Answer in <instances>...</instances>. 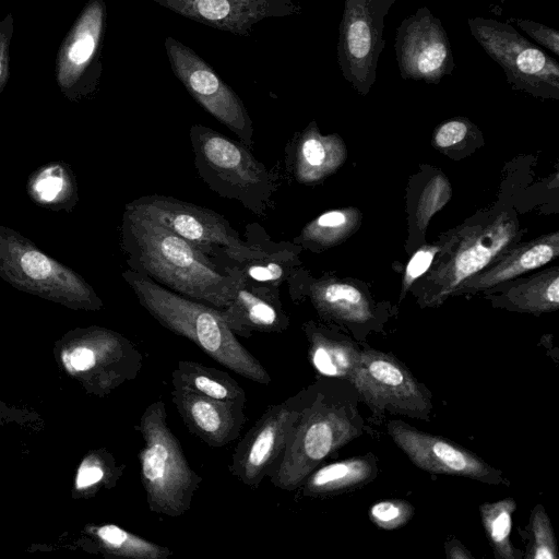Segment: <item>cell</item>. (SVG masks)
Returning a JSON list of instances; mask_svg holds the SVG:
<instances>
[{"instance_id": "cell-25", "label": "cell", "mask_w": 559, "mask_h": 559, "mask_svg": "<svg viewBox=\"0 0 559 559\" xmlns=\"http://www.w3.org/2000/svg\"><path fill=\"white\" fill-rule=\"evenodd\" d=\"M86 543L95 552L123 559H168L173 550L131 533L116 524H87Z\"/></svg>"}, {"instance_id": "cell-16", "label": "cell", "mask_w": 559, "mask_h": 559, "mask_svg": "<svg viewBox=\"0 0 559 559\" xmlns=\"http://www.w3.org/2000/svg\"><path fill=\"white\" fill-rule=\"evenodd\" d=\"M395 50L404 79L438 83L455 67L447 33L427 8L418 9L399 26Z\"/></svg>"}, {"instance_id": "cell-31", "label": "cell", "mask_w": 559, "mask_h": 559, "mask_svg": "<svg viewBox=\"0 0 559 559\" xmlns=\"http://www.w3.org/2000/svg\"><path fill=\"white\" fill-rule=\"evenodd\" d=\"M356 218L352 209L328 211L309 222L293 242L309 250L329 248L352 231Z\"/></svg>"}, {"instance_id": "cell-13", "label": "cell", "mask_w": 559, "mask_h": 559, "mask_svg": "<svg viewBox=\"0 0 559 559\" xmlns=\"http://www.w3.org/2000/svg\"><path fill=\"white\" fill-rule=\"evenodd\" d=\"M395 0H345L337 60L343 76L359 92L373 84L385 41L384 19Z\"/></svg>"}, {"instance_id": "cell-41", "label": "cell", "mask_w": 559, "mask_h": 559, "mask_svg": "<svg viewBox=\"0 0 559 559\" xmlns=\"http://www.w3.org/2000/svg\"><path fill=\"white\" fill-rule=\"evenodd\" d=\"M445 550L447 557L451 559L473 558L472 554L455 538L445 544Z\"/></svg>"}, {"instance_id": "cell-24", "label": "cell", "mask_w": 559, "mask_h": 559, "mask_svg": "<svg viewBox=\"0 0 559 559\" xmlns=\"http://www.w3.org/2000/svg\"><path fill=\"white\" fill-rule=\"evenodd\" d=\"M308 359L317 376L350 381L361 349L329 328L308 321L302 324Z\"/></svg>"}, {"instance_id": "cell-21", "label": "cell", "mask_w": 559, "mask_h": 559, "mask_svg": "<svg viewBox=\"0 0 559 559\" xmlns=\"http://www.w3.org/2000/svg\"><path fill=\"white\" fill-rule=\"evenodd\" d=\"M292 299L308 296L319 316L344 324H366L373 314L370 304L354 285L331 278L301 282L292 275L287 282Z\"/></svg>"}, {"instance_id": "cell-33", "label": "cell", "mask_w": 559, "mask_h": 559, "mask_svg": "<svg viewBox=\"0 0 559 559\" xmlns=\"http://www.w3.org/2000/svg\"><path fill=\"white\" fill-rule=\"evenodd\" d=\"M518 307L527 311H549L559 305V276L555 274L534 280L527 286L515 290Z\"/></svg>"}, {"instance_id": "cell-17", "label": "cell", "mask_w": 559, "mask_h": 559, "mask_svg": "<svg viewBox=\"0 0 559 559\" xmlns=\"http://www.w3.org/2000/svg\"><path fill=\"white\" fill-rule=\"evenodd\" d=\"M189 20L248 37L254 24L269 17L299 14L296 0H152Z\"/></svg>"}, {"instance_id": "cell-39", "label": "cell", "mask_w": 559, "mask_h": 559, "mask_svg": "<svg viewBox=\"0 0 559 559\" xmlns=\"http://www.w3.org/2000/svg\"><path fill=\"white\" fill-rule=\"evenodd\" d=\"M437 251L436 247H425L414 253L405 270V289L429 269Z\"/></svg>"}, {"instance_id": "cell-11", "label": "cell", "mask_w": 559, "mask_h": 559, "mask_svg": "<svg viewBox=\"0 0 559 559\" xmlns=\"http://www.w3.org/2000/svg\"><path fill=\"white\" fill-rule=\"evenodd\" d=\"M308 395L309 385L265 409L234 450L228 466L234 477L252 489L269 477L286 448Z\"/></svg>"}, {"instance_id": "cell-3", "label": "cell", "mask_w": 559, "mask_h": 559, "mask_svg": "<svg viewBox=\"0 0 559 559\" xmlns=\"http://www.w3.org/2000/svg\"><path fill=\"white\" fill-rule=\"evenodd\" d=\"M122 278L162 326L190 340L237 374L260 384L271 383L270 373L237 340L218 308L176 294L130 269L122 273Z\"/></svg>"}, {"instance_id": "cell-35", "label": "cell", "mask_w": 559, "mask_h": 559, "mask_svg": "<svg viewBox=\"0 0 559 559\" xmlns=\"http://www.w3.org/2000/svg\"><path fill=\"white\" fill-rule=\"evenodd\" d=\"M414 515V507L402 499H388L374 503L369 510L371 522L386 531L407 524Z\"/></svg>"}, {"instance_id": "cell-12", "label": "cell", "mask_w": 559, "mask_h": 559, "mask_svg": "<svg viewBox=\"0 0 559 559\" xmlns=\"http://www.w3.org/2000/svg\"><path fill=\"white\" fill-rule=\"evenodd\" d=\"M474 38L498 64L509 81L531 92L559 90V66L511 25L491 19L468 20Z\"/></svg>"}, {"instance_id": "cell-30", "label": "cell", "mask_w": 559, "mask_h": 559, "mask_svg": "<svg viewBox=\"0 0 559 559\" xmlns=\"http://www.w3.org/2000/svg\"><path fill=\"white\" fill-rule=\"evenodd\" d=\"M124 469L126 464L118 463L106 449L91 450L78 466L72 497L90 499L103 489L114 488Z\"/></svg>"}, {"instance_id": "cell-38", "label": "cell", "mask_w": 559, "mask_h": 559, "mask_svg": "<svg viewBox=\"0 0 559 559\" xmlns=\"http://www.w3.org/2000/svg\"><path fill=\"white\" fill-rule=\"evenodd\" d=\"M13 33V17L12 14L9 13L7 16L0 21V93L5 86L10 71H9V48L10 41Z\"/></svg>"}, {"instance_id": "cell-29", "label": "cell", "mask_w": 559, "mask_h": 559, "mask_svg": "<svg viewBox=\"0 0 559 559\" xmlns=\"http://www.w3.org/2000/svg\"><path fill=\"white\" fill-rule=\"evenodd\" d=\"M301 247L289 242H272L267 239L262 254L234 264L251 282L278 287L298 270Z\"/></svg>"}, {"instance_id": "cell-2", "label": "cell", "mask_w": 559, "mask_h": 559, "mask_svg": "<svg viewBox=\"0 0 559 559\" xmlns=\"http://www.w3.org/2000/svg\"><path fill=\"white\" fill-rule=\"evenodd\" d=\"M359 401L352 382L317 376L286 448L267 477L271 484L295 491L328 456L362 435L366 424Z\"/></svg>"}, {"instance_id": "cell-28", "label": "cell", "mask_w": 559, "mask_h": 559, "mask_svg": "<svg viewBox=\"0 0 559 559\" xmlns=\"http://www.w3.org/2000/svg\"><path fill=\"white\" fill-rule=\"evenodd\" d=\"M558 251L559 234L554 233L513 251L474 282H467V286L486 288L509 281L548 263L558 255Z\"/></svg>"}, {"instance_id": "cell-1", "label": "cell", "mask_w": 559, "mask_h": 559, "mask_svg": "<svg viewBox=\"0 0 559 559\" xmlns=\"http://www.w3.org/2000/svg\"><path fill=\"white\" fill-rule=\"evenodd\" d=\"M121 249L130 270L176 294L218 309L233 298V265L216 263L170 229L126 209Z\"/></svg>"}, {"instance_id": "cell-18", "label": "cell", "mask_w": 559, "mask_h": 559, "mask_svg": "<svg viewBox=\"0 0 559 559\" xmlns=\"http://www.w3.org/2000/svg\"><path fill=\"white\" fill-rule=\"evenodd\" d=\"M236 281L229 305L219 309L235 335L249 338L253 333H282L289 326V317L280 298L278 287L258 284L246 278L236 265Z\"/></svg>"}, {"instance_id": "cell-14", "label": "cell", "mask_w": 559, "mask_h": 559, "mask_svg": "<svg viewBox=\"0 0 559 559\" xmlns=\"http://www.w3.org/2000/svg\"><path fill=\"white\" fill-rule=\"evenodd\" d=\"M106 16L104 0H90L59 48L56 80L69 99L91 94L99 82Z\"/></svg>"}, {"instance_id": "cell-27", "label": "cell", "mask_w": 559, "mask_h": 559, "mask_svg": "<svg viewBox=\"0 0 559 559\" xmlns=\"http://www.w3.org/2000/svg\"><path fill=\"white\" fill-rule=\"evenodd\" d=\"M26 189L34 203L53 211L69 213L79 200L75 177L63 162L49 163L33 171Z\"/></svg>"}, {"instance_id": "cell-8", "label": "cell", "mask_w": 559, "mask_h": 559, "mask_svg": "<svg viewBox=\"0 0 559 559\" xmlns=\"http://www.w3.org/2000/svg\"><path fill=\"white\" fill-rule=\"evenodd\" d=\"M124 209L165 226L225 266L262 254L267 242L264 234L257 241L243 240L223 215L173 197L142 195Z\"/></svg>"}, {"instance_id": "cell-5", "label": "cell", "mask_w": 559, "mask_h": 559, "mask_svg": "<svg viewBox=\"0 0 559 559\" xmlns=\"http://www.w3.org/2000/svg\"><path fill=\"white\" fill-rule=\"evenodd\" d=\"M165 403L152 402L135 427L143 447L139 452L140 478L148 509L178 518L191 507L202 477L190 466L181 444L167 425Z\"/></svg>"}, {"instance_id": "cell-32", "label": "cell", "mask_w": 559, "mask_h": 559, "mask_svg": "<svg viewBox=\"0 0 559 559\" xmlns=\"http://www.w3.org/2000/svg\"><path fill=\"white\" fill-rule=\"evenodd\" d=\"M516 503L512 498L483 503L479 507L481 522L497 559H515L511 544L512 514Z\"/></svg>"}, {"instance_id": "cell-7", "label": "cell", "mask_w": 559, "mask_h": 559, "mask_svg": "<svg viewBox=\"0 0 559 559\" xmlns=\"http://www.w3.org/2000/svg\"><path fill=\"white\" fill-rule=\"evenodd\" d=\"M0 277L16 289L73 310L98 311L104 306L80 274L3 225H0Z\"/></svg>"}, {"instance_id": "cell-15", "label": "cell", "mask_w": 559, "mask_h": 559, "mask_svg": "<svg viewBox=\"0 0 559 559\" xmlns=\"http://www.w3.org/2000/svg\"><path fill=\"white\" fill-rule=\"evenodd\" d=\"M386 428L394 443L426 472L467 477L492 485L509 484L501 471L448 439L418 430L402 420H390Z\"/></svg>"}, {"instance_id": "cell-6", "label": "cell", "mask_w": 559, "mask_h": 559, "mask_svg": "<svg viewBox=\"0 0 559 559\" xmlns=\"http://www.w3.org/2000/svg\"><path fill=\"white\" fill-rule=\"evenodd\" d=\"M53 353L61 369L98 397L134 380L143 367V355L129 338L97 325L67 332Z\"/></svg>"}, {"instance_id": "cell-9", "label": "cell", "mask_w": 559, "mask_h": 559, "mask_svg": "<svg viewBox=\"0 0 559 559\" xmlns=\"http://www.w3.org/2000/svg\"><path fill=\"white\" fill-rule=\"evenodd\" d=\"M360 400L373 414L385 413L429 420L432 411L430 391L394 356L380 350L361 349L350 381Z\"/></svg>"}, {"instance_id": "cell-26", "label": "cell", "mask_w": 559, "mask_h": 559, "mask_svg": "<svg viewBox=\"0 0 559 559\" xmlns=\"http://www.w3.org/2000/svg\"><path fill=\"white\" fill-rule=\"evenodd\" d=\"M173 388L225 402L246 404V392L227 372L192 360H180L171 372Z\"/></svg>"}, {"instance_id": "cell-20", "label": "cell", "mask_w": 559, "mask_h": 559, "mask_svg": "<svg viewBox=\"0 0 559 559\" xmlns=\"http://www.w3.org/2000/svg\"><path fill=\"white\" fill-rule=\"evenodd\" d=\"M515 234V224L509 218L500 217L465 239L447 265L437 300L447 297L486 267L511 243Z\"/></svg>"}, {"instance_id": "cell-22", "label": "cell", "mask_w": 559, "mask_h": 559, "mask_svg": "<svg viewBox=\"0 0 559 559\" xmlns=\"http://www.w3.org/2000/svg\"><path fill=\"white\" fill-rule=\"evenodd\" d=\"M344 156L340 139L335 134L322 135L313 121L295 138L287 164L299 183L310 185L333 173Z\"/></svg>"}, {"instance_id": "cell-36", "label": "cell", "mask_w": 559, "mask_h": 559, "mask_svg": "<svg viewBox=\"0 0 559 559\" xmlns=\"http://www.w3.org/2000/svg\"><path fill=\"white\" fill-rule=\"evenodd\" d=\"M450 186L445 178L436 176L427 183L418 204V225L426 226L431 215L448 201Z\"/></svg>"}, {"instance_id": "cell-4", "label": "cell", "mask_w": 559, "mask_h": 559, "mask_svg": "<svg viewBox=\"0 0 559 559\" xmlns=\"http://www.w3.org/2000/svg\"><path fill=\"white\" fill-rule=\"evenodd\" d=\"M194 166L202 181L222 198L235 200L258 216L273 207L277 175L241 142L194 123L189 130Z\"/></svg>"}, {"instance_id": "cell-37", "label": "cell", "mask_w": 559, "mask_h": 559, "mask_svg": "<svg viewBox=\"0 0 559 559\" xmlns=\"http://www.w3.org/2000/svg\"><path fill=\"white\" fill-rule=\"evenodd\" d=\"M516 23L521 29L533 37L539 45L546 47L556 55L559 53L558 31L527 20L518 19Z\"/></svg>"}, {"instance_id": "cell-40", "label": "cell", "mask_w": 559, "mask_h": 559, "mask_svg": "<svg viewBox=\"0 0 559 559\" xmlns=\"http://www.w3.org/2000/svg\"><path fill=\"white\" fill-rule=\"evenodd\" d=\"M467 133V124L462 120H450L439 127L435 134V143L439 147H449L462 141Z\"/></svg>"}, {"instance_id": "cell-34", "label": "cell", "mask_w": 559, "mask_h": 559, "mask_svg": "<svg viewBox=\"0 0 559 559\" xmlns=\"http://www.w3.org/2000/svg\"><path fill=\"white\" fill-rule=\"evenodd\" d=\"M532 546L526 555L531 559H557L559 557L554 530L543 506L535 507L531 518Z\"/></svg>"}, {"instance_id": "cell-19", "label": "cell", "mask_w": 559, "mask_h": 559, "mask_svg": "<svg viewBox=\"0 0 559 559\" xmlns=\"http://www.w3.org/2000/svg\"><path fill=\"white\" fill-rule=\"evenodd\" d=\"M171 400L187 429L212 448L236 440L246 423L245 404L173 388Z\"/></svg>"}, {"instance_id": "cell-23", "label": "cell", "mask_w": 559, "mask_h": 559, "mask_svg": "<svg viewBox=\"0 0 559 559\" xmlns=\"http://www.w3.org/2000/svg\"><path fill=\"white\" fill-rule=\"evenodd\" d=\"M377 474V457L372 453L321 464L295 490L296 498L332 497L373 480Z\"/></svg>"}, {"instance_id": "cell-10", "label": "cell", "mask_w": 559, "mask_h": 559, "mask_svg": "<svg viewBox=\"0 0 559 559\" xmlns=\"http://www.w3.org/2000/svg\"><path fill=\"white\" fill-rule=\"evenodd\" d=\"M165 49L173 73L192 98L251 148L253 123L236 92L192 48L168 36Z\"/></svg>"}]
</instances>
